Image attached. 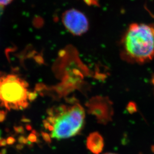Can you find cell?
<instances>
[{
    "label": "cell",
    "instance_id": "6da1fadb",
    "mask_svg": "<svg viewBox=\"0 0 154 154\" xmlns=\"http://www.w3.org/2000/svg\"><path fill=\"white\" fill-rule=\"evenodd\" d=\"M85 109L79 103H66L52 107L44 121L52 139H66L80 132L85 123Z\"/></svg>",
    "mask_w": 154,
    "mask_h": 154
},
{
    "label": "cell",
    "instance_id": "7a4b0ae2",
    "mask_svg": "<svg viewBox=\"0 0 154 154\" xmlns=\"http://www.w3.org/2000/svg\"><path fill=\"white\" fill-rule=\"evenodd\" d=\"M124 58L134 63H146L154 57V25L131 24L122 42Z\"/></svg>",
    "mask_w": 154,
    "mask_h": 154
},
{
    "label": "cell",
    "instance_id": "3957f363",
    "mask_svg": "<svg viewBox=\"0 0 154 154\" xmlns=\"http://www.w3.org/2000/svg\"><path fill=\"white\" fill-rule=\"evenodd\" d=\"M32 95L25 80L14 74L0 75V107L20 110L28 107Z\"/></svg>",
    "mask_w": 154,
    "mask_h": 154
},
{
    "label": "cell",
    "instance_id": "277c9868",
    "mask_svg": "<svg viewBox=\"0 0 154 154\" xmlns=\"http://www.w3.org/2000/svg\"><path fill=\"white\" fill-rule=\"evenodd\" d=\"M63 20L66 28L74 35L84 34L88 28V22L85 15L74 9L66 12Z\"/></svg>",
    "mask_w": 154,
    "mask_h": 154
},
{
    "label": "cell",
    "instance_id": "5b68a950",
    "mask_svg": "<svg viewBox=\"0 0 154 154\" xmlns=\"http://www.w3.org/2000/svg\"><path fill=\"white\" fill-rule=\"evenodd\" d=\"M108 103V100L101 98H95L90 101L88 103L89 109L92 114L97 117V118L101 121H107L110 118L111 115H109L111 112L107 111L111 108H108L106 106L103 107Z\"/></svg>",
    "mask_w": 154,
    "mask_h": 154
},
{
    "label": "cell",
    "instance_id": "8992f818",
    "mask_svg": "<svg viewBox=\"0 0 154 154\" xmlns=\"http://www.w3.org/2000/svg\"><path fill=\"white\" fill-rule=\"evenodd\" d=\"M103 146V138L98 133H92L87 138V148L94 154H98L101 152Z\"/></svg>",
    "mask_w": 154,
    "mask_h": 154
},
{
    "label": "cell",
    "instance_id": "52a82bcc",
    "mask_svg": "<svg viewBox=\"0 0 154 154\" xmlns=\"http://www.w3.org/2000/svg\"><path fill=\"white\" fill-rule=\"evenodd\" d=\"M13 0H0V6H4L11 3Z\"/></svg>",
    "mask_w": 154,
    "mask_h": 154
},
{
    "label": "cell",
    "instance_id": "ba28073f",
    "mask_svg": "<svg viewBox=\"0 0 154 154\" xmlns=\"http://www.w3.org/2000/svg\"><path fill=\"white\" fill-rule=\"evenodd\" d=\"M152 82H153V85H154V76L153 77V80H152Z\"/></svg>",
    "mask_w": 154,
    "mask_h": 154
},
{
    "label": "cell",
    "instance_id": "9c48e42d",
    "mask_svg": "<svg viewBox=\"0 0 154 154\" xmlns=\"http://www.w3.org/2000/svg\"><path fill=\"white\" fill-rule=\"evenodd\" d=\"M113 154V153H107V154Z\"/></svg>",
    "mask_w": 154,
    "mask_h": 154
}]
</instances>
